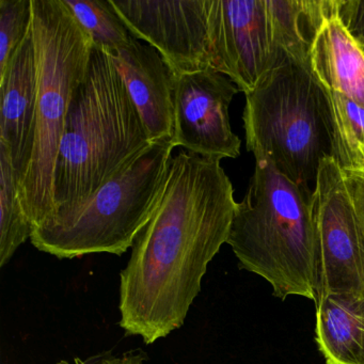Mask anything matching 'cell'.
I'll return each instance as SVG.
<instances>
[{"label":"cell","mask_w":364,"mask_h":364,"mask_svg":"<svg viewBox=\"0 0 364 364\" xmlns=\"http://www.w3.org/2000/svg\"><path fill=\"white\" fill-rule=\"evenodd\" d=\"M152 141L173 139L174 101L178 76L149 44L132 38L109 50Z\"/></svg>","instance_id":"cell-11"},{"label":"cell","mask_w":364,"mask_h":364,"mask_svg":"<svg viewBox=\"0 0 364 364\" xmlns=\"http://www.w3.org/2000/svg\"><path fill=\"white\" fill-rule=\"evenodd\" d=\"M38 71L33 157L18 195L33 230L54 215L55 167L74 91L95 43L63 0H31Z\"/></svg>","instance_id":"cell-5"},{"label":"cell","mask_w":364,"mask_h":364,"mask_svg":"<svg viewBox=\"0 0 364 364\" xmlns=\"http://www.w3.org/2000/svg\"><path fill=\"white\" fill-rule=\"evenodd\" d=\"M74 361H75V360H74Z\"/></svg>","instance_id":"cell-23"},{"label":"cell","mask_w":364,"mask_h":364,"mask_svg":"<svg viewBox=\"0 0 364 364\" xmlns=\"http://www.w3.org/2000/svg\"><path fill=\"white\" fill-rule=\"evenodd\" d=\"M77 22L106 52L121 48L133 35L112 6V0H63Z\"/></svg>","instance_id":"cell-17"},{"label":"cell","mask_w":364,"mask_h":364,"mask_svg":"<svg viewBox=\"0 0 364 364\" xmlns=\"http://www.w3.org/2000/svg\"><path fill=\"white\" fill-rule=\"evenodd\" d=\"M33 228L18 195V178L5 146L0 144V267L31 240Z\"/></svg>","instance_id":"cell-16"},{"label":"cell","mask_w":364,"mask_h":364,"mask_svg":"<svg viewBox=\"0 0 364 364\" xmlns=\"http://www.w3.org/2000/svg\"><path fill=\"white\" fill-rule=\"evenodd\" d=\"M176 146L173 139L153 142L127 171L86 203L36 228L31 244L58 259L124 255L156 206Z\"/></svg>","instance_id":"cell-6"},{"label":"cell","mask_w":364,"mask_h":364,"mask_svg":"<svg viewBox=\"0 0 364 364\" xmlns=\"http://www.w3.org/2000/svg\"><path fill=\"white\" fill-rule=\"evenodd\" d=\"M33 26V25H31ZM0 144L18 173V187L33 157L37 118L38 71L33 29L0 78Z\"/></svg>","instance_id":"cell-12"},{"label":"cell","mask_w":364,"mask_h":364,"mask_svg":"<svg viewBox=\"0 0 364 364\" xmlns=\"http://www.w3.org/2000/svg\"><path fill=\"white\" fill-rule=\"evenodd\" d=\"M309 63L321 89L341 93L364 107V50L338 20L336 1L317 31Z\"/></svg>","instance_id":"cell-13"},{"label":"cell","mask_w":364,"mask_h":364,"mask_svg":"<svg viewBox=\"0 0 364 364\" xmlns=\"http://www.w3.org/2000/svg\"><path fill=\"white\" fill-rule=\"evenodd\" d=\"M317 233V300L364 297V232L333 157L321 161L312 197Z\"/></svg>","instance_id":"cell-8"},{"label":"cell","mask_w":364,"mask_h":364,"mask_svg":"<svg viewBox=\"0 0 364 364\" xmlns=\"http://www.w3.org/2000/svg\"><path fill=\"white\" fill-rule=\"evenodd\" d=\"M227 244L244 269L272 285L276 297L301 296L316 302L318 250L312 197L269 161H255Z\"/></svg>","instance_id":"cell-3"},{"label":"cell","mask_w":364,"mask_h":364,"mask_svg":"<svg viewBox=\"0 0 364 364\" xmlns=\"http://www.w3.org/2000/svg\"><path fill=\"white\" fill-rule=\"evenodd\" d=\"M112 3L133 37L154 48L176 75L210 68L206 0Z\"/></svg>","instance_id":"cell-9"},{"label":"cell","mask_w":364,"mask_h":364,"mask_svg":"<svg viewBox=\"0 0 364 364\" xmlns=\"http://www.w3.org/2000/svg\"><path fill=\"white\" fill-rule=\"evenodd\" d=\"M210 68L250 92L287 55L274 0H206Z\"/></svg>","instance_id":"cell-7"},{"label":"cell","mask_w":364,"mask_h":364,"mask_svg":"<svg viewBox=\"0 0 364 364\" xmlns=\"http://www.w3.org/2000/svg\"><path fill=\"white\" fill-rule=\"evenodd\" d=\"M57 364H76V362L75 361H73V362L61 361V362H59V363H57Z\"/></svg>","instance_id":"cell-22"},{"label":"cell","mask_w":364,"mask_h":364,"mask_svg":"<svg viewBox=\"0 0 364 364\" xmlns=\"http://www.w3.org/2000/svg\"><path fill=\"white\" fill-rule=\"evenodd\" d=\"M221 159L181 150L120 274V326L150 345L182 327L237 202Z\"/></svg>","instance_id":"cell-1"},{"label":"cell","mask_w":364,"mask_h":364,"mask_svg":"<svg viewBox=\"0 0 364 364\" xmlns=\"http://www.w3.org/2000/svg\"><path fill=\"white\" fill-rule=\"evenodd\" d=\"M33 25L31 0H0V78Z\"/></svg>","instance_id":"cell-18"},{"label":"cell","mask_w":364,"mask_h":364,"mask_svg":"<svg viewBox=\"0 0 364 364\" xmlns=\"http://www.w3.org/2000/svg\"><path fill=\"white\" fill-rule=\"evenodd\" d=\"M153 142L112 57L93 46L65 118L55 167L53 216L86 203Z\"/></svg>","instance_id":"cell-2"},{"label":"cell","mask_w":364,"mask_h":364,"mask_svg":"<svg viewBox=\"0 0 364 364\" xmlns=\"http://www.w3.org/2000/svg\"><path fill=\"white\" fill-rule=\"evenodd\" d=\"M332 131L333 159L342 170L364 169V107L334 91L323 90Z\"/></svg>","instance_id":"cell-15"},{"label":"cell","mask_w":364,"mask_h":364,"mask_svg":"<svg viewBox=\"0 0 364 364\" xmlns=\"http://www.w3.org/2000/svg\"><path fill=\"white\" fill-rule=\"evenodd\" d=\"M344 176L347 191L364 232V169L347 170Z\"/></svg>","instance_id":"cell-20"},{"label":"cell","mask_w":364,"mask_h":364,"mask_svg":"<svg viewBox=\"0 0 364 364\" xmlns=\"http://www.w3.org/2000/svg\"><path fill=\"white\" fill-rule=\"evenodd\" d=\"M240 89L213 68L178 76L174 101L176 146L210 159H236L240 142L229 107Z\"/></svg>","instance_id":"cell-10"},{"label":"cell","mask_w":364,"mask_h":364,"mask_svg":"<svg viewBox=\"0 0 364 364\" xmlns=\"http://www.w3.org/2000/svg\"><path fill=\"white\" fill-rule=\"evenodd\" d=\"M245 95L247 150L313 197L321 161L333 149L325 93L309 60L287 57Z\"/></svg>","instance_id":"cell-4"},{"label":"cell","mask_w":364,"mask_h":364,"mask_svg":"<svg viewBox=\"0 0 364 364\" xmlns=\"http://www.w3.org/2000/svg\"><path fill=\"white\" fill-rule=\"evenodd\" d=\"M315 306V338L327 364H364V297L326 296Z\"/></svg>","instance_id":"cell-14"},{"label":"cell","mask_w":364,"mask_h":364,"mask_svg":"<svg viewBox=\"0 0 364 364\" xmlns=\"http://www.w3.org/2000/svg\"><path fill=\"white\" fill-rule=\"evenodd\" d=\"M336 14L349 35L364 50V0H336Z\"/></svg>","instance_id":"cell-19"},{"label":"cell","mask_w":364,"mask_h":364,"mask_svg":"<svg viewBox=\"0 0 364 364\" xmlns=\"http://www.w3.org/2000/svg\"><path fill=\"white\" fill-rule=\"evenodd\" d=\"M76 364H144L146 353L142 350H132L121 355H100L87 360L75 358Z\"/></svg>","instance_id":"cell-21"}]
</instances>
